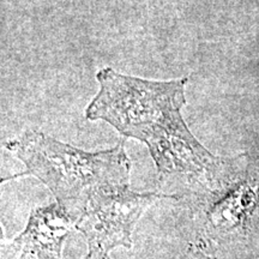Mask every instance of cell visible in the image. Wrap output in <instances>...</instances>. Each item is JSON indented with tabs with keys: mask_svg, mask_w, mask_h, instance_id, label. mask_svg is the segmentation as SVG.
<instances>
[{
	"mask_svg": "<svg viewBox=\"0 0 259 259\" xmlns=\"http://www.w3.org/2000/svg\"><path fill=\"white\" fill-rule=\"evenodd\" d=\"M173 198L161 193H136L128 187L99 194L90 200L77 229L88 239L89 247L108 253L116 246H131V233L144 210L160 198Z\"/></svg>",
	"mask_w": 259,
	"mask_h": 259,
	"instance_id": "obj_3",
	"label": "cell"
},
{
	"mask_svg": "<svg viewBox=\"0 0 259 259\" xmlns=\"http://www.w3.org/2000/svg\"><path fill=\"white\" fill-rule=\"evenodd\" d=\"M76 221L59 204L34 210L27 229L9 246L8 253L59 259L61 245Z\"/></svg>",
	"mask_w": 259,
	"mask_h": 259,
	"instance_id": "obj_4",
	"label": "cell"
},
{
	"mask_svg": "<svg viewBox=\"0 0 259 259\" xmlns=\"http://www.w3.org/2000/svg\"><path fill=\"white\" fill-rule=\"evenodd\" d=\"M96 79L100 89L85 109L88 120L108 122L147 145L160 180L178 179L181 196H199L221 185L222 161L197 141L181 115L187 77L151 80L103 67Z\"/></svg>",
	"mask_w": 259,
	"mask_h": 259,
	"instance_id": "obj_1",
	"label": "cell"
},
{
	"mask_svg": "<svg viewBox=\"0 0 259 259\" xmlns=\"http://www.w3.org/2000/svg\"><path fill=\"white\" fill-rule=\"evenodd\" d=\"M84 259H108V253H105V252L100 250H94V248H90L89 254L87 255Z\"/></svg>",
	"mask_w": 259,
	"mask_h": 259,
	"instance_id": "obj_5",
	"label": "cell"
},
{
	"mask_svg": "<svg viewBox=\"0 0 259 259\" xmlns=\"http://www.w3.org/2000/svg\"><path fill=\"white\" fill-rule=\"evenodd\" d=\"M6 148L52 191L58 204L78 221L99 194L128 187L130 161L120 143L108 150L88 153L61 143L40 131H25Z\"/></svg>",
	"mask_w": 259,
	"mask_h": 259,
	"instance_id": "obj_2",
	"label": "cell"
}]
</instances>
